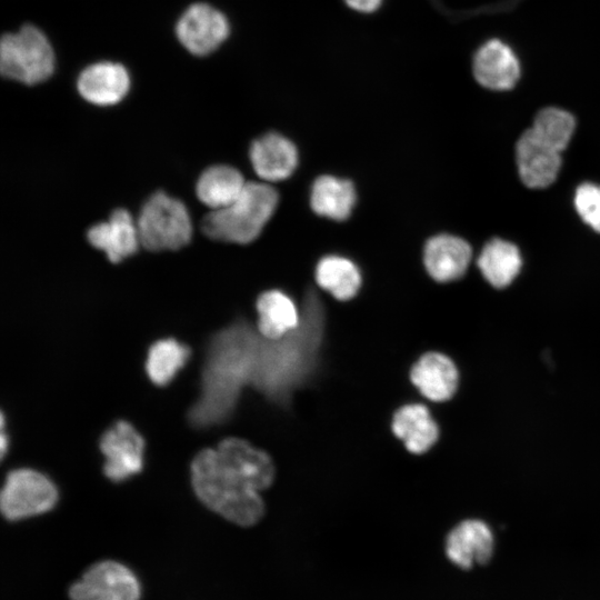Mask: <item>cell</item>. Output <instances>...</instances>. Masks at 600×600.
I'll return each instance as SVG.
<instances>
[{
    "label": "cell",
    "mask_w": 600,
    "mask_h": 600,
    "mask_svg": "<svg viewBox=\"0 0 600 600\" xmlns=\"http://www.w3.org/2000/svg\"><path fill=\"white\" fill-rule=\"evenodd\" d=\"M262 336L246 321L216 332L203 363L201 392L188 418L196 428L222 423L236 408L241 389L252 384Z\"/></svg>",
    "instance_id": "cell-1"
},
{
    "label": "cell",
    "mask_w": 600,
    "mask_h": 600,
    "mask_svg": "<svg viewBox=\"0 0 600 600\" xmlns=\"http://www.w3.org/2000/svg\"><path fill=\"white\" fill-rule=\"evenodd\" d=\"M326 312L313 288L303 298L299 326L279 339L262 337L252 386L277 403L313 372L323 339Z\"/></svg>",
    "instance_id": "cell-2"
},
{
    "label": "cell",
    "mask_w": 600,
    "mask_h": 600,
    "mask_svg": "<svg viewBox=\"0 0 600 600\" xmlns=\"http://www.w3.org/2000/svg\"><path fill=\"white\" fill-rule=\"evenodd\" d=\"M191 480L198 498L236 524L252 526L263 516L259 491L228 466L217 449H204L194 457Z\"/></svg>",
    "instance_id": "cell-3"
},
{
    "label": "cell",
    "mask_w": 600,
    "mask_h": 600,
    "mask_svg": "<svg viewBox=\"0 0 600 600\" xmlns=\"http://www.w3.org/2000/svg\"><path fill=\"white\" fill-rule=\"evenodd\" d=\"M279 196L263 182L249 181L229 206L211 210L201 221L208 238L222 242L248 244L256 240L272 217Z\"/></svg>",
    "instance_id": "cell-4"
},
{
    "label": "cell",
    "mask_w": 600,
    "mask_h": 600,
    "mask_svg": "<svg viewBox=\"0 0 600 600\" xmlns=\"http://www.w3.org/2000/svg\"><path fill=\"white\" fill-rule=\"evenodd\" d=\"M140 244L153 252L179 250L191 240V219L184 203L163 191L152 193L137 219Z\"/></svg>",
    "instance_id": "cell-5"
},
{
    "label": "cell",
    "mask_w": 600,
    "mask_h": 600,
    "mask_svg": "<svg viewBox=\"0 0 600 600\" xmlns=\"http://www.w3.org/2000/svg\"><path fill=\"white\" fill-rule=\"evenodd\" d=\"M0 71L4 78L33 86L54 71V52L44 33L32 24L4 33L0 42Z\"/></svg>",
    "instance_id": "cell-6"
},
{
    "label": "cell",
    "mask_w": 600,
    "mask_h": 600,
    "mask_svg": "<svg viewBox=\"0 0 600 600\" xmlns=\"http://www.w3.org/2000/svg\"><path fill=\"white\" fill-rule=\"evenodd\" d=\"M57 500V489L44 474L31 469H18L6 478L0 506L2 514L14 521L49 511Z\"/></svg>",
    "instance_id": "cell-7"
},
{
    "label": "cell",
    "mask_w": 600,
    "mask_h": 600,
    "mask_svg": "<svg viewBox=\"0 0 600 600\" xmlns=\"http://www.w3.org/2000/svg\"><path fill=\"white\" fill-rule=\"evenodd\" d=\"M140 583L133 572L117 561L89 567L69 588L71 600H139Z\"/></svg>",
    "instance_id": "cell-8"
},
{
    "label": "cell",
    "mask_w": 600,
    "mask_h": 600,
    "mask_svg": "<svg viewBox=\"0 0 600 600\" xmlns=\"http://www.w3.org/2000/svg\"><path fill=\"white\" fill-rule=\"evenodd\" d=\"M229 32L226 16L203 2L188 7L176 26L179 42L194 56L213 52L228 38Z\"/></svg>",
    "instance_id": "cell-9"
},
{
    "label": "cell",
    "mask_w": 600,
    "mask_h": 600,
    "mask_svg": "<svg viewBox=\"0 0 600 600\" xmlns=\"http://www.w3.org/2000/svg\"><path fill=\"white\" fill-rule=\"evenodd\" d=\"M143 439L127 421L119 420L100 439L104 456L103 472L112 481L126 480L141 471Z\"/></svg>",
    "instance_id": "cell-10"
},
{
    "label": "cell",
    "mask_w": 600,
    "mask_h": 600,
    "mask_svg": "<svg viewBox=\"0 0 600 600\" xmlns=\"http://www.w3.org/2000/svg\"><path fill=\"white\" fill-rule=\"evenodd\" d=\"M516 162L521 181L542 189L554 182L561 168V151L526 130L516 143Z\"/></svg>",
    "instance_id": "cell-11"
},
{
    "label": "cell",
    "mask_w": 600,
    "mask_h": 600,
    "mask_svg": "<svg viewBox=\"0 0 600 600\" xmlns=\"http://www.w3.org/2000/svg\"><path fill=\"white\" fill-rule=\"evenodd\" d=\"M80 96L88 102L107 107L120 102L130 89L127 69L116 62L101 61L84 68L77 80Z\"/></svg>",
    "instance_id": "cell-12"
},
{
    "label": "cell",
    "mask_w": 600,
    "mask_h": 600,
    "mask_svg": "<svg viewBox=\"0 0 600 600\" xmlns=\"http://www.w3.org/2000/svg\"><path fill=\"white\" fill-rule=\"evenodd\" d=\"M89 243L103 251L112 263L137 252L140 240L137 223L126 209H116L108 221L99 222L87 231Z\"/></svg>",
    "instance_id": "cell-13"
},
{
    "label": "cell",
    "mask_w": 600,
    "mask_h": 600,
    "mask_svg": "<svg viewBox=\"0 0 600 600\" xmlns=\"http://www.w3.org/2000/svg\"><path fill=\"white\" fill-rule=\"evenodd\" d=\"M477 81L491 90H509L520 77V64L511 48L498 39L482 44L473 58Z\"/></svg>",
    "instance_id": "cell-14"
},
{
    "label": "cell",
    "mask_w": 600,
    "mask_h": 600,
    "mask_svg": "<svg viewBox=\"0 0 600 600\" xmlns=\"http://www.w3.org/2000/svg\"><path fill=\"white\" fill-rule=\"evenodd\" d=\"M472 250L462 238L438 234L430 238L423 250V262L429 276L438 282L461 278L470 263Z\"/></svg>",
    "instance_id": "cell-15"
},
{
    "label": "cell",
    "mask_w": 600,
    "mask_h": 600,
    "mask_svg": "<svg viewBox=\"0 0 600 600\" xmlns=\"http://www.w3.org/2000/svg\"><path fill=\"white\" fill-rule=\"evenodd\" d=\"M249 156L257 176L270 182L289 178L298 164V150L293 142L276 132L256 139Z\"/></svg>",
    "instance_id": "cell-16"
},
{
    "label": "cell",
    "mask_w": 600,
    "mask_h": 600,
    "mask_svg": "<svg viewBox=\"0 0 600 600\" xmlns=\"http://www.w3.org/2000/svg\"><path fill=\"white\" fill-rule=\"evenodd\" d=\"M492 550V532L480 520L470 519L462 521L447 537V556L454 564L462 569L486 563L490 559Z\"/></svg>",
    "instance_id": "cell-17"
},
{
    "label": "cell",
    "mask_w": 600,
    "mask_h": 600,
    "mask_svg": "<svg viewBox=\"0 0 600 600\" xmlns=\"http://www.w3.org/2000/svg\"><path fill=\"white\" fill-rule=\"evenodd\" d=\"M220 458L257 491L268 488L273 481L274 467L270 457L239 438H228L217 448Z\"/></svg>",
    "instance_id": "cell-18"
},
{
    "label": "cell",
    "mask_w": 600,
    "mask_h": 600,
    "mask_svg": "<svg viewBox=\"0 0 600 600\" xmlns=\"http://www.w3.org/2000/svg\"><path fill=\"white\" fill-rule=\"evenodd\" d=\"M410 378L421 393L432 401L449 400L459 382L453 361L438 352L423 354L412 367Z\"/></svg>",
    "instance_id": "cell-19"
},
{
    "label": "cell",
    "mask_w": 600,
    "mask_h": 600,
    "mask_svg": "<svg viewBox=\"0 0 600 600\" xmlns=\"http://www.w3.org/2000/svg\"><path fill=\"white\" fill-rule=\"evenodd\" d=\"M356 200V189L350 180L320 176L312 184L310 204L321 217L343 221L351 214Z\"/></svg>",
    "instance_id": "cell-20"
},
{
    "label": "cell",
    "mask_w": 600,
    "mask_h": 600,
    "mask_svg": "<svg viewBox=\"0 0 600 600\" xmlns=\"http://www.w3.org/2000/svg\"><path fill=\"white\" fill-rule=\"evenodd\" d=\"M244 186L246 181L239 170L227 164H216L199 176L196 193L203 204L217 210L232 203Z\"/></svg>",
    "instance_id": "cell-21"
},
{
    "label": "cell",
    "mask_w": 600,
    "mask_h": 600,
    "mask_svg": "<svg viewBox=\"0 0 600 600\" xmlns=\"http://www.w3.org/2000/svg\"><path fill=\"white\" fill-rule=\"evenodd\" d=\"M258 331L267 339H279L299 326L294 302L280 290H268L257 300Z\"/></svg>",
    "instance_id": "cell-22"
},
{
    "label": "cell",
    "mask_w": 600,
    "mask_h": 600,
    "mask_svg": "<svg viewBox=\"0 0 600 600\" xmlns=\"http://www.w3.org/2000/svg\"><path fill=\"white\" fill-rule=\"evenodd\" d=\"M477 264L483 278L492 287L502 289L508 287L519 274L522 259L516 244L494 238L484 244Z\"/></svg>",
    "instance_id": "cell-23"
},
{
    "label": "cell",
    "mask_w": 600,
    "mask_h": 600,
    "mask_svg": "<svg viewBox=\"0 0 600 600\" xmlns=\"http://www.w3.org/2000/svg\"><path fill=\"white\" fill-rule=\"evenodd\" d=\"M392 430L413 453L429 450L438 439V426L422 404H408L393 417Z\"/></svg>",
    "instance_id": "cell-24"
},
{
    "label": "cell",
    "mask_w": 600,
    "mask_h": 600,
    "mask_svg": "<svg viewBox=\"0 0 600 600\" xmlns=\"http://www.w3.org/2000/svg\"><path fill=\"white\" fill-rule=\"evenodd\" d=\"M316 281L336 299L346 301L357 294L361 286V273L350 259L326 256L316 267Z\"/></svg>",
    "instance_id": "cell-25"
},
{
    "label": "cell",
    "mask_w": 600,
    "mask_h": 600,
    "mask_svg": "<svg viewBox=\"0 0 600 600\" xmlns=\"http://www.w3.org/2000/svg\"><path fill=\"white\" fill-rule=\"evenodd\" d=\"M189 357L188 346L173 338L160 339L148 351L147 374L154 384L166 386L187 363Z\"/></svg>",
    "instance_id": "cell-26"
},
{
    "label": "cell",
    "mask_w": 600,
    "mask_h": 600,
    "mask_svg": "<svg viewBox=\"0 0 600 600\" xmlns=\"http://www.w3.org/2000/svg\"><path fill=\"white\" fill-rule=\"evenodd\" d=\"M530 129L537 137L562 152L572 138L576 120L566 110L548 107L537 113Z\"/></svg>",
    "instance_id": "cell-27"
},
{
    "label": "cell",
    "mask_w": 600,
    "mask_h": 600,
    "mask_svg": "<svg viewBox=\"0 0 600 600\" xmlns=\"http://www.w3.org/2000/svg\"><path fill=\"white\" fill-rule=\"evenodd\" d=\"M573 203L583 222L600 233V184L583 182L578 186Z\"/></svg>",
    "instance_id": "cell-28"
},
{
    "label": "cell",
    "mask_w": 600,
    "mask_h": 600,
    "mask_svg": "<svg viewBox=\"0 0 600 600\" xmlns=\"http://www.w3.org/2000/svg\"><path fill=\"white\" fill-rule=\"evenodd\" d=\"M344 1L353 10L366 12V13L376 11L382 2V0H344Z\"/></svg>",
    "instance_id": "cell-29"
}]
</instances>
